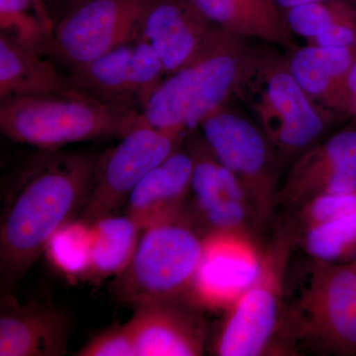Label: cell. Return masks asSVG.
Listing matches in <instances>:
<instances>
[{"instance_id": "1", "label": "cell", "mask_w": 356, "mask_h": 356, "mask_svg": "<svg viewBox=\"0 0 356 356\" xmlns=\"http://www.w3.org/2000/svg\"><path fill=\"white\" fill-rule=\"evenodd\" d=\"M97 159L84 152L44 149L30 159L7 192L0 227L2 291H11L81 209Z\"/></svg>"}, {"instance_id": "2", "label": "cell", "mask_w": 356, "mask_h": 356, "mask_svg": "<svg viewBox=\"0 0 356 356\" xmlns=\"http://www.w3.org/2000/svg\"><path fill=\"white\" fill-rule=\"evenodd\" d=\"M273 353L356 355V270L353 262L309 257L285 274Z\"/></svg>"}, {"instance_id": "3", "label": "cell", "mask_w": 356, "mask_h": 356, "mask_svg": "<svg viewBox=\"0 0 356 356\" xmlns=\"http://www.w3.org/2000/svg\"><path fill=\"white\" fill-rule=\"evenodd\" d=\"M255 57L245 39L218 28L189 64L165 77L147 103L145 123L188 132L235 96Z\"/></svg>"}, {"instance_id": "4", "label": "cell", "mask_w": 356, "mask_h": 356, "mask_svg": "<svg viewBox=\"0 0 356 356\" xmlns=\"http://www.w3.org/2000/svg\"><path fill=\"white\" fill-rule=\"evenodd\" d=\"M143 123L140 112L107 104L77 89L58 95L11 96L0 105L1 132L14 142L42 149L123 138Z\"/></svg>"}, {"instance_id": "5", "label": "cell", "mask_w": 356, "mask_h": 356, "mask_svg": "<svg viewBox=\"0 0 356 356\" xmlns=\"http://www.w3.org/2000/svg\"><path fill=\"white\" fill-rule=\"evenodd\" d=\"M205 236L187 206L180 216L145 229L132 259L112 284L116 298L132 306L166 300L191 303Z\"/></svg>"}, {"instance_id": "6", "label": "cell", "mask_w": 356, "mask_h": 356, "mask_svg": "<svg viewBox=\"0 0 356 356\" xmlns=\"http://www.w3.org/2000/svg\"><path fill=\"white\" fill-rule=\"evenodd\" d=\"M236 95L250 105L281 159L298 156L315 145L329 122L327 112L297 83L287 60L275 56L254 57Z\"/></svg>"}, {"instance_id": "7", "label": "cell", "mask_w": 356, "mask_h": 356, "mask_svg": "<svg viewBox=\"0 0 356 356\" xmlns=\"http://www.w3.org/2000/svg\"><path fill=\"white\" fill-rule=\"evenodd\" d=\"M198 127L218 159L240 180L252 225L264 228L276 212L281 158L257 124L227 104L204 118Z\"/></svg>"}, {"instance_id": "8", "label": "cell", "mask_w": 356, "mask_h": 356, "mask_svg": "<svg viewBox=\"0 0 356 356\" xmlns=\"http://www.w3.org/2000/svg\"><path fill=\"white\" fill-rule=\"evenodd\" d=\"M280 234L261 257L254 282L227 309L214 353L220 356H257L273 351L282 310L283 290L292 250Z\"/></svg>"}, {"instance_id": "9", "label": "cell", "mask_w": 356, "mask_h": 356, "mask_svg": "<svg viewBox=\"0 0 356 356\" xmlns=\"http://www.w3.org/2000/svg\"><path fill=\"white\" fill-rule=\"evenodd\" d=\"M186 134L143 123L124 136L97 159L81 221L93 224L125 206L140 180L175 151Z\"/></svg>"}, {"instance_id": "10", "label": "cell", "mask_w": 356, "mask_h": 356, "mask_svg": "<svg viewBox=\"0 0 356 356\" xmlns=\"http://www.w3.org/2000/svg\"><path fill=\"white\" fill-rule=\"evenodd\" d=\"M154 0H81L54 30L49 48L72 67L102 57L138 38Z\"/></svg>"}, {"instance_id": "11", "label": "cell", "mask_w": 356, "mask_h": 356, "mask_svg": "<svg viewBox=\"0 0 356 356\" xmlns=\"http://www.w3.org/2000/svg\"><path fill=\"white\" fill-rule=\"evenodd\" d=\"M193 170L191 203L187 208L205 235L219 232L248 234L252 224L247 195L240 180L213 153L197 127L185 135Z\"/></svg>"}, {"instance_id": "12", "label": "cell", "mask_w": 356, "mask_h": 356, "mask_svg": "<svg viewBox=\"0 0 356 356\" xmlns=\"http://www.w3.org/2000/svg\"><path fill=\"white\" fill-rule=\"evenodd\" d=\"M356 192V129H348L297 156L281 182L276 209L287 214L320 196Z\"/></svg>"}, {"instance_id": "13", "label": "cell", "mask_w": 356, "mask_h": 356, "mask_svg": "<svg viewBox=\"0 0 356 356\" xmlns=\"http://www.w3.org/2000/svg\"><path fill=\"white\" fill-rule=\"evenodd\" d=\"M261 257L248 234H208L204 238L203 257L192 288L191 303L227 310L257 280Z\"/></svg>"}, {"instance_id": "14", "label": "cell", "mask_w": 356, "mask_h": 356, "mask_svg": "<svg viewBox=\"0 0 356 356\" xmlns=\"http://www.w3.org/2000/svg\"><path fill=\"white\" fill-rule=\"evenodd\" d=\"M280 233L292 248L329 262L356 257V192L320 196L289 213Z\"/></svg>"}, {"instance_id": "15", "label": "cell", "mask_w": 356, "mask_h": 356, "mask_svg": "<svg viewBox=\"0 0 356 356\" xmlns=\"http://www.w3.org/2000/svg\"><path fill=\"white\" fill-rule=\"evenodd\" d=\"M127 323L137 356L202 355L206 325L198 307L182 300L133 306Z\"/></svg>"}, {"instance_id": "16", "label": "cell", "mask_w": 356, "mask_h": 356, "mask_svg": "<svg viewBox=\"0 0 356 356\" xmlns=\"http://www.w3.org/2000/svg\"><path fill=\"white\" fill-rule=\"evenodd\" d=\"M218 28L191 0H154L137 40L153 47L170 76L189 64Z\"/></svg>"}, {"instance_id": "17", "label": "cell", "mask_w": 356, "mask_h": 356, "mask_svg": "<svg viewBox=\"0 0 356 356\" xmlns=\"http://www.w3.org/2000/svg\"><path fill=\"white\" fill-rule=\"evenodd\" d=\"M70 321L58 309L22 305L11 291H2L0 303V356L65 355Z\"/></svg>"}, {"instance_id": "18", "label": "cell", "mask_w": 356, "mask_h": 356, "mask_svg": "<svg viewBox=\"0 0 356 356\" xmlns=\"http://www.w3.org/2000/svg\"><path fill=\"white\" fill-rule=\"evenodd\" d=\"M182 142L140 180L126 203V216L140 229L170 221L186 210L193 163Z\"/></svg>"}, {"instance_id": "19", "label": "cell", "mask_w": 356, "mask_h": 356, "mask_svg": "<svg viewBox=\"0 0 356 356\" xmlns=\"http://www.w3.org/2000/svg\"><path fill=\"white\" fill-rule=\"evenodd\" d=\"M218 27L245 40L295 50L286 13L277 0H191Z\"/></svg>"}, {"instance_id": "20", "label": "cell", "mask_w": 356, "mask_h": 356, "mask_svg": "<svg viewBox=\"0 0 356 356\" xmlns=\"http://www.w3.org/2000/svg\"><path fill=\"white\" fill-rule=\"evenodd\" d=\"M356 58V47L308 44L295 49L288 67L306 95L329 113L336 112L344 81Z\"/></svg>"}, {"instance_id": "21", "label": "cell", "mask_w": 356, "mask_h": 356, "mask_svg": "<svg viewBox=\"0 0 356 356\" xmlns=\"http://www.w3.org/2000/svg\"><path fill=\"white\" fill-rule=\"evenodd\" d=\"M50 60L2 32L0 36V99L16 95H58L74 90Z\"/></svg>"}, {"instance_id": "22", "label": "cell", "mask_w": 356, "mask_h": 356, "mask_svg": "<svg viewBox=\"0 0 356 356\" xmlns=\"http://www.w3.org/2000/svg\"><path fill=\"white\" fill-rule=\"evenodd\" d=\"M133 48L134 44H124L96 60L72 67V86L99 102L140 112L131 67Z\"/></svg>"}, {"instance_id": "23", "label": "cell", "mask_w": 356, "mask_h": 356, "mask_svg": "<svg viewBox=\"0 0 356 356\" xmlns=\"http://www.w3.org/2000/svg\"><path fill=\"white\" fill-rule=\"evenodd\" d=\"M285 13L293 34L308 44L356 47V0H318Z\"/></svg>"}, {"instance_id": "24", "label": "cell", "mask_w": 356, "mask_h": 356, "mask_svg": "<svg viewBox=\"0 0 356 356\" xmlns=\"http://www.w3.org/2000/svg\"><path fill=\"white\" fill-rule=\"evenodd\" d=\"M91 226L92 243L86 275L96 280L119 275L132 259L140 229L126 215H110Z\"/></svg>"}, {"instance_id": "25", "label": "cell", "mask_w": 356, "mask_h": 356, "mask_svg": "<svg viewBox=\"0 0 356 356\" xmlns=\"http://www.w3.org/2000/svg\"><path fill=\"white\" fill-rule=\"evenodd\" d=\"M88 222H67L53 236L49 247L58 266L72 274H86L90 259L92 233Z\"/></svg>"}, {"instance_id": "26", "label": "cell", "mask_w": 356, "mask_h": 356, "mask_svg": "<svg viewBox=\"0 0 356 356\" xmlns=\"http://www.w3.org/2000/svg\"><path fill=\"white\" fill-rule=\"evenodd\" d=\"M37 6L38 0H0V26L2 31L15 33L13 38L21 44L39 51L44 43V27L42 18L31 13Z\"/></svg>"}, {"instance_id": "27", "label": "cell", "mask_w": 356, "mask_h": 356, "mask_svg": "<svg viewBox=\"0 0 356 356\" xmlns=\"http://www.w3.org/2000/svg\"><path fill=\"white\" fill-rule=\"evenodd\" d=\"M79 356H137L135 343L127 323L116 325L93 337Z\"/></svg>"}, {"instance_id": "28", "label": "cell", "mask_w": 356, "mask_h": 356, "mask_svg": "<svg viewBox=\"0 0 356 356\" xmlns=\"http://www.w3.org/2000/svg\"><path fill=\"white\" fill-rule=\"evenodd\" d=\"M336 112L353 117L356 121V58L346 76Z\"/></svg>"}, {"instance_id": "29", "label": "cell", "mask_w": 356, "mask_h": 356, "mask_svg": "<svg viewBox=\"0 0 356 356\" xmlns=\"http://www.w3.org/2000/svg\"><path fill=\"white\" fill-rule=\"evenodd\" d=\"M318 1V0H277L280 6L283 9L287 10V9L292 8V7L302 6V4L309 3V2Z\"/></svg>"}, {"instance_id": "30", "label": "cell", "mask_w": 356, "mask_h": 356, "mask_svg": "<svg viewBox=\"0 0 356 356\" xmlns=\"http://www.w3.org/2000/svg\"><path fill=\"white\" fill-rule=\"evenodd\" d=\"M351 262H353V266H355V270H356V257H355V259H353V261H351Z\"/></svg>"}, {"instance_id": "31", "label": "cell", "mask_w": 356, "mask_h": 356, "mask_svg": "<svg viewBox=\"0 0 356 356\" xmlns=\"http://www.w3.org/2000/svg\"><path fill=\"white\" fill-rule=\"evenodd\" d=\"M72 1L79 2V1H81V0H72Z\"/></svg>"}]
</instances>
